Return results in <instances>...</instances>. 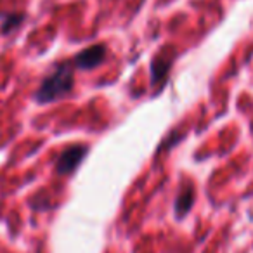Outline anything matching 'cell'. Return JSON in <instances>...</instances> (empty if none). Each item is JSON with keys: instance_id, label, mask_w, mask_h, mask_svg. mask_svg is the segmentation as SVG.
<instances>
[{"instance_id": "cell-1", "label": "cell", "mask_w": 253, "mask_h": 253, "mask_svg": "<svg viewBox=\"0 0 253 253\" xmlns=\"http://www.w3.org/2000/svg\"><path fill=\"white\" fill-rule=\"evenodd\" d=\"M73 85H75V77H73L71 64L59 63L43 78V82L40 84L39 90L35 94V99L39 102H42V104L59 101V99L66 97L70 94Z\"/></svg>"}, {"instance_id": "cell-2", "label": "cell", "mask_w": 253, "mask_h": 253, "mask_svg": "<svg viewBox=\"0 0 253 253\" xmlns=\"http://www.w3.org/2000/svg\"><path fill=\"white\" fill-rule=\"evenodd\" d=\"M88 153V148L85 144H71L59 155L56 163V172L59 175H70L77 170V167L82 163L85 155Z\"/></svg>"}, {"instance_id": "cell-3", "label": "cell", "mask_w": 253, "mask_h": 253, "mask_svg": "<svg viewBox=\"0 0 253 253\" xmlns=\"http://www.w3.org/2000/svg\"><path fill=\"white\" fill-rule=\"evenodd\" d=\"M104 57H106V47L102 43L90 45L75 56V66L80 68V70H92V68L99 66L104 61Z\"/></svg>"}, {"instance_id": "cell-4", "label": "cell", "mask_w": 253, "mask_h": 253, "mask_svg": "<svg viewBox=\"0 0 253 253\" xmlns=\"http://www.w3.org/2000/svg\"><path fill=\"white\" fill-rule=\"evenodd\" d=\"M193 203H194V189H193V186H184L182 191H180L179 196H177V200H175V207H173L177 217L182 218L184 215H187V211L191 210Z\"/></svg>"}, {"instance_id": "cell-5", "label": "cell", "mask_w": 253, "mask_h": 253, "mask_svg": "<svg viewBox=\"0 0 253 253\" xmlns=\"http://www.w3.org/2000/svg\"><path fill=\"white\" fill-rule=\"evenodd\" d=\"M170 64H172V61L160 59V57H156V59L153 61V64H151V82H153V85H158L162 80H165L167 73H169V70H170Z\"/></svg>"}, {"instance_id": "cell-6", "label": "cell", "mask_w": 253, "mask_h": 253, "mask_svg": "<svg viewBox=\"0 0 253 253\" xmlns=\"http://www.w3.org/2000/svg\"><path fill=\"white\" fill-rule=\"evenodd\" d=\"M21 21H23V14H12V16H9V18L5 19L4 23H2V32L9 33L11 30H14L16 26H18Z\"/></svg>"}]
</instances>
